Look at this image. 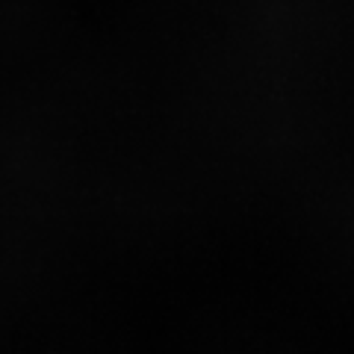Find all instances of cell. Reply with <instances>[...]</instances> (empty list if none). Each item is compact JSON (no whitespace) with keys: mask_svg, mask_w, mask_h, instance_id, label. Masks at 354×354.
I'll return each mask as SVG.
<instances>
[]
</instances>
